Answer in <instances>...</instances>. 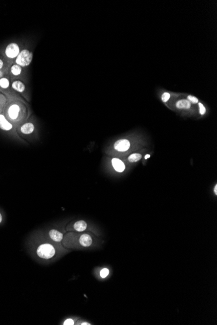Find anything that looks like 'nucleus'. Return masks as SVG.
<instances>
[{"label": "nucleus", "mask_w": 217, "mask_h": 325, "mask_svg": "<svg viewBox=\"0 0 217 325\" xmlns=\"http://www.w3.org/2000/svg\"><path fill=\"white\" fill-rule=\"evenodd\" d=\"M109 274V270L107 268H103V269L101 270L100 271V276L103 278H105V277H107Z\"/></svg>", "instance_id": "obj_18"}, {"label": "nucleus", "mask_w": 217, "mask_h": 325, "mask_svg": "<svg viewBox=\"0 0 217 325\" xmlns=\"http://www.w3.org/2000/svg\"><path fill=\"white\" fill-rule=\"evenodd\" d=\"M113 147L114 150L119 152L127 151L130 147V142L126 139H121L114 142Z\"/></svg>", "instance_id": "obj_6"}, {"label": "nucleus", "mask_w": 217, "mask_h": 325, "mask_svg": "<svg viewBox=\"0 0 217 325\" xmlns=\"http://www.w3.org/2000/svg\"><path fill=\"white\" fill-rule=\"evenodd\" d=\"M64 324L65 325H74V321L71 319H66L65 322H64Z\"/></svg>", "instance_id": "obj_22"}, {"label": "nucleus", "mask_w": 217, "mask_h": 325, "mask_svg": "<svg viewBox=\"0 0 217 325\" xmlns=\"http://www.w3.org/2000/svg\"><path fill=\"white\" fill-rule=\"evenodd\" d=\"M111 163L113 168L116 171H117V172L122 173L125 169V166L124 163L119 158H113L111 160Z\"/></svg>", "instance_id": "obj_8"}, {"label": "nucleus", "mask_w": 217, "mask_h": 325, "mask_svg": "<svg viewBox=\"0 0 217 325\" xmlns=\"http://www.w3.org/2000/svg\"><path fill=\"white\" fill-rule=\"evenodd\" d=\"M2 215L1 214H0V223H2Z\"/></svg>", "instance_id": "obj_27"}, {"label": "nucleus", "mask_w": 217, "mask_h": 325, "mask_svg": "<svg viewBox=\"0 0 217 325\" xmlns=\"http://www.w3.org/2000/svg\"><path fill=\"white\" fill-rule=\"evenodd\" d=\"M10 71L13 76H19L21 75L22 72V68L19 65L15 64L11 66Z\"/></svg>", "instance_id": "obj_14"}, {"label": "nucleus", "mask_w": 217, "mask_h": 325, "mask_svg": "<svg viewBox=\"0 0 217 325\" xmlns=\"http://www.w3.org/2000/svg\"><path fill=\"white\" fill-rule=\"evenodd\" d=\"M33 53L27 49H24L20 51V53L16 58V64L19 65L22 68L28 66L33 60Z\"/></svg>", "instance_id": "obj_2"}, {"label": "nucleus", "mask_w": 217, "mask_h": 325, "mask_svg": "<svg viewBox=\"0 0 217 325\" xmlns=\"http://www.w3.org/2000/svg\"><path fill=\"white\" fill-rule=\"evenodd\" d=\"M37 252L39 257L44 259H49L54 256L56 250L51 245L46 243V244L40 245Z\"/></svg>", "instance_id": "obj_3"}, {"label": "nucleus", "mask_w": 217, "mask_h": 325, "mask_svg": "<svg viewBox=\"0 0 217 325\" xmlns=\"http://www.w3.org/2000/svg\"><path fill=\"white\" fill-rule=\"evenodd\" d=\"M17 130L19 132L24 135H29L34 132L35 126L32 122H25L17 127Z\"/></svg>", "instance_id": "obj_5"}, {"label": "nucleus", "mask_w": 217, "mask_h": 325, "mask_svg": "<svg viewBox=\"0 0 217 325\" xmlns=\"http://www.w3.org/2000/svg\"><path fill=\"white\" fill-rule=\"evenodd\" d=\"M80 244L83 247H89L93 243V239L88 234H83L79 238Z\"/></svg>", "instance_id": "obj_10"}, {"label": "nucleus", "mask_w": 217, "mask_h": 325, "mask_svg": "<svg viewBox=\"0 0 217 325\" xmlns=\"http://www.w3.org/2000/svg\"><path fill=\"white\" fill-rule=\"evenodd\" d=\"M170 97V94L169 93H168V92H165L162 95V97H161L162 101H163V102H165V103H166V102H167L169 100Z\"/></svg>", "instance_id": "obj_20"}, {"label": "nucleus", "mask_w": 217, "mask_h": 325, "mask_svg": "<svg viewBox=\"0 0 217 325\" xmlns=\"http://www.w3.org/2000/svg\"><path fill=\"white\" fill-rule=\"evenodd\" d=\"M2 114L16 128L26 122L29 117L25 104L15 98L8 99Z\"/></svg>", "instance_id": "obj_1"}, {"label": "nucleus", "mask_w": 217, "mask_h": 325, "mask_svg": "<svg viewBox=\"0 0 217 325\" xmlns=\"http://www.w3.org/2000/svg\"><path fill=\"white\" fill-rule=\"evenodd\" d=\"M214 192L215 193V195H217V184H216L214 186Z\"/></svg>", "instance_id": "obj_24"}, {"label": "nucleus", "mask_w": 217, "mask_h": 325, "mask_svg": "<svg viewBox=\"0 0 217 325\" xmlns=\"http://www.w3.org/2000/svg\"><path fill=\"white\" fill-rule=\"evenodd\" d=\"M198 105H199V108H200V114H202V115L205 114V113L206 112V109H205V106L200 103H198Z\"/></svg>", "instance_id": "obj_21"}, {"label": "nucleus", "mask_w": 217, "mask_h": 325, "mask_svg": "<svg viewBox=\"0 0 217 325\" xmlns=\"http://www.w3.org/2000/svg\"><path fill=\"white\" fill-rule=\"evenodd\" d=\"M3 66H4V62L2 59H0V70L3 68Z\"/></svg>", "instance_id": "obj_23"}, {"label": "nucleus", "mask_w": 217, "mask_h": 325, "mask_svg": "<svg viewBox=\"0 0 217 325\" xmlns=\"http://www.w3.org/2000/svg\"><path fill=\"white\" fill-rule=\"evenodd\" d=\"M150 157V155H146L145 156V157H144V158H145V159H148V158H149Z\"/></svg>", "instance_id": "obj_26"}, {"label": "nucleus", "mask_w": 217, "mask_h": 325, "mask_svg": "<svg viewBox=\"0 0 217 325\" xmlns=\"http://www.w3.org/2000/svg\"><path fill=\"white\" fill-rule=\"evenodd\" d=\"M187 100L191 103H193V104H196V103H198V99L196 97L193 96V95H188Z\"/></svg>", "instance_id": "obj_19"}, {"label": "nucleus", "mask_w": 217, "mask_h": 325, "mask_svg": "<svg viewBox=\"0 0 217 325\" xmlns=\"http://www.w3.org/2000/svg\"><path fill=\"white\" fill-rule=\"evenodd\" d=\"M20 53V49L16 43H11L6 47L5 50V56L8 59H16Z\"/></svg>", "instance_id": "obj_4"}, {"label": "nucleus", "mask_w": 217, "mask_h": 325, "mask_svg": "<svg viewBox=\"0 0 217 325\" xmlns=\"http://www.w3.org/2000/svg\"><path fill=\"white\" fill-rule=\"evenodd\" d=\"M11 86H12L13 89L16 92L22 94L25 92V85L21 80H14L12 83Z\"/></svg>", "instance_id": "obj_9"}, {"label": "nucleus", "mask_w": 217, "mask_h": 325, "mask_svg": "<svg viewBox=\"0 0 217 325\" xmlns=\"http://www.w3.org/2000/svg\"><path fill=\"white\" fill-rule=\"evenodd\" d=\"M176 107L179 109H188L191 108V103L187 99H182L176 103Z\"/></svg>", "instance_id": "obj_13"}, {"label": "nucleus", "mask_w": 217, "mask_h": 325, "mask_svg": "<svg viewBox=\"0 0 217 325\" xmlns=\"http://www.w3.org/2000/svg\"><path fill=\"white\" fill-rule=\"evenodd\" d=\"M81 324H90L89 323H87V322H84V323H82Z\"/></svg>", "instance_id": "obj_28"}, {"label": "nucleus", "mask_w": 217, "mask_h": 325, "mask_svg": "<svg viewBox=\"0 0 217 325\" xmlns=\"http://www.w3.org/2000/svg\"><path fill=\"white\" fill-rule=\"evenodd\" d=\"M49 236L51 240L55 241H61L63 238V234L57 230H51L49 232Z\"/></svg>", "instance_id": "obj_11"}, {"label": "nucleus", "mask_w": 217, "mask_h": 325, "mask_svg": "<svg viewBox=\"0 0 217 325\" xmlns=\"http://www.w3.org/2000/svg\"><path fill=\"white\" fill-rule=\"evenodd\" d=\"M141 158H142V155L140 154H139V153H134V154H132L129 157L128 160L130 162H138L139 160H140L141 159Z\"/></svg>", "instance_id": "obj_17"}, {"label": "nucleus", "mask_w": 217, "mask_h": 325, "mask_svg": "<svg viewBox=\"0 0 217 325\" xmlns=\"http://www.w3.org/2000/svg\"><path fill=\"white\" fill-rule=\"evenodd\" d=\"M75 230L77 232H83L87 228V223L83 220H80L78 221H76L73 226Z\"/></svg>", "instance_id": "obj_12"}, {"label": "nucleus", "mask_w": 217, "mask_h": 325, "mask_svg": "<svg viewBox=\"0 0 217 325\" xmlns=\"http://www.w3.org/2000/svg\"><path fill=\"white\" fill-rule=\"evenodd\" d=\"M3 72H2L1 70H0V78L3 77Z\"/></svg>", "instance_id": "obj_25"}, {"label": "nucleus", "mask_w": 217, "mask_h": 325, "mask_svg": "<svg viewBox=\"0 0 217 325\" xmlns=\"http://www.w3.org/2000/svg\"><path fill=\"white\" fill-rule=\"evenodd\" d=\"M10 86V81L6 77L0 78V88L3 90H7Z\"/></svg>", "instance_id": "obj_15"}, {"label": "nucleus", "mask_w": 217, "mask_h": 325, "mask_svg": "<svg viewBox=\"0 0 217 325\" xmlns=\"http://www.w3.org/2000/svg\"><path fill=\"white\" fill-rule=\"evenodd\" d=\"M7 100L8 99L7 97L4 94L0 93V114L3 112Z\"/></svg>", "instance_id": "obj_16"}, {"label": "nucleus", "mask_w": 217, "mask_h": 325, "mask_svg": "<svg viewBox=\"0 0 217 325\" xmlns=\"http://www.w3.org/2000/svg\"><path fill=\"white\" fill-rule=\"evenodd\" d=\"M14 127H16L15 126L5 118L2 113L0 114V129L3 131L10 132L12 131Z\"/></svg>", "instance_id": "obj_7"}]
</instances>
